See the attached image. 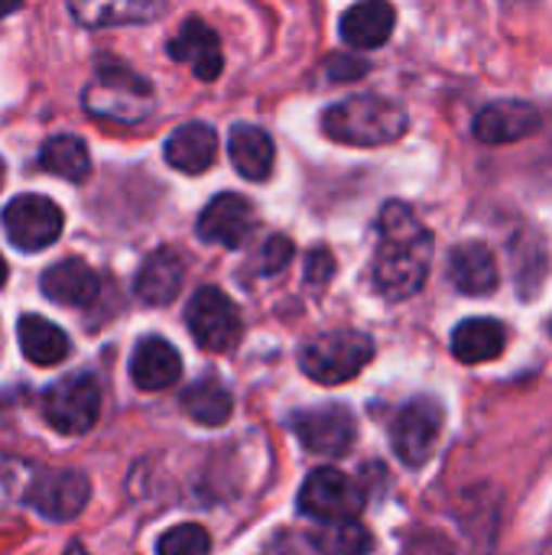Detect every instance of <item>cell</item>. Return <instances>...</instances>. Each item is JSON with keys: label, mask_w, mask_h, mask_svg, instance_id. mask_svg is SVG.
<instances>
[{"label": "cell", "mask_w": 552, "mask_h": 555, "mask_svg": "<svg viewBox=\"0 0 552 555\" xmlns=\"http://www.w3.org/2000/svg\"><path fill=\"white\" fill-rule=\"evenodd\" d=\"M0 185H3V159H0Z\"/></svg>", "instance_id": "37"}, {"label": "cell", "mask_w": 552, "mask_h": 555, "mask_svg": "<svg viewBox=\"0 0 552 555\" xmlns=\"http://www.w3.org/2000/svg\"><path fill=\"white\" fill-rule=\"evenodd\" d=\"M442 423H446V413L442 406L433 400V397H416L410 400L397 420H394V429H390V442H394V452L403 465L410 468H420L429 462L439 436H442Z\"/></svg>", "instance_id": "9"}, {"label": "cell", "mask_w": 552, "mask_h": 555, "mask_svg": "<svg viewBox=\"0 0 552 555\" xmlns=\"http://www.w3.org/2000/svg\"><path fill=\"white\" fill-rule=\"evenodd\" d=\"M185 322L195 345L205 351H228L241 341V312L218 286H202L189 299Z\"/></svg>", "instance_id": "8"}, {"label": "cell", "mask_w": 552, "mask_h": 555, "mask_svg": "<svg viewBox=\"0 0 552 555\" xmlns=\"http://www.w3.org/2000/svg\"><path fill=\"white\" fill-rule=\"evenodd\" d=\"M91 498V485L85 475L78 472H49L42 478H36L29 485V494H26V504H33V511L52 524H65V520H75L85 504Z\"/></svg>", "instance_id": "11"}, {"label": "cell", "mask_w": 552, "mask_h": 555, "mask_svg": "<svg viewBox=\"0 0 552 555\" xmlns=\"http://www.w3.org/2000/svg\"><path fill=\"white\" fill-rule=\"evenodd\" d=\"M29 475H33V468L26 462L0 455V514L16 507L20 501H26L29 485H33Z\"/></svg>", "instance_id": "29"}, {"label": "cell", "mask_w": 552, "mask_h": 555, "mask_svg": "<svg viewBox=\"0 0 552 555\" xmlns=\"http://www.w3.org/2000/svg\"><path fill=\"white\" fill-rule=\"evenodd\" d=\"M16 338H20L26 361L39 364V367H52V364L65 361L68 348H72L68 335L42 315H23L16 325Z\"/></svg>", "instance_id": "24"}, {"label": "cell", "mask_w": 552, "mask_h": 555, "mask_svg": "<svg viewBox=\"0 0 552 555\" xmlns=\"http://www.w3.org/2000/svg\"><path fill=\"white\" fill-rule=\"evenodd\" d=\"M228 153L234 169L251 179V182H264L273 172V140L264 127L254 124H238L228 137Z\"/></svg>", "instance_id": "23"}, {"label": "cell", "mask_w": 552, "mask_h": 555, "mask_svg": "<svg viewBox=\"0 0 552 555\" xmlns=\"http://www.w3.org/2000/svg\"><path fill=\"white\" fill-rule=\"evenodd\" d=\"M39 410L55 433L81 436L101 416V387L91 374H68L42 390Z\"/></svg>", "instance_id": "5"}, {"label": "cell", "mask_w": 552, "mask_h": 555, "mask_svg": "<svg viewBox=\"0 0 552 555\" xmlns=\"http://www.w3.org/2000/svg\"><path fill=\"white\" fill-rule=\"evenodd\" d=\"M322 130L348 146H384L407 133V111L381 94H355L322 114Z\"/></svg>", "instance_id": "2"}, {"label": "cell", "mask_w": 552, "mask_h": 555, "mask_svg": "<svg viewBox=\"0 0 552 555\" xmlns=\"http://www.w3.org/2000/svg\"><path fill=\"white\" fill-rule=\"evenodd\" d=\"M182 280H185L182 257L172 247H159L140 263L137 280H133V293L146 306H166L179 296Z\"/></svg>", "instance_id": "17"}, {"label": "cell", "mask_w": 552, "mask_h": 555, "mask_svg": "<svg viewBox=\"0 0 552 555\" xmlns=\"http://www.w3.org/2000/svg\"><path fill=\"white\" fill-rule=\"evenodd\" d=\"M374 358V341L361 332H325L319 338H312L303 354H299V367L306 377H312L316 384L325 387H338L355 380Z\"/></svg>", "instance_id": "4"}, {"label": "cell", "mask_w": 552, "mask_h": 555, "mask_svg": "<svg viewBox=\"0 0 552 555\" xmlns=\"http://www.w3.org/2000/svg\"><path fill=\"white\" fill-rule=\"evenodd\" d=\"M335 276V260L325 247H316L309 257H306V283L316 286V289H325V283Z\"/></svg>", "instance_id": "32"}, {"label": "cell", "mask_w": 552, "mask_h": 555, "mask_svg": "<svg viewBox=\"0 0 552 555\" xmlns=\"http://www.w3.org/2000/svg\"><path fill=\"white\" fill-rule=\"evenodd\" d=\"M368 68H371V62H368V59H358V55H351V52L332 55V59L325 62L329 81H355V78L368 75Z\"/></svg>", "instance_id": "31"}, {"label": "cell", "mask_w": 552, "mask_h": 555, "mask_svg": "<svg viewBox=\"0 0 552 555\" xmlns=\"http://www.w3.org/2000/svg\"><path fill=\"white\" fill-rule=\"evenodd\" d=\"M433 263V234L403 202H387L377 218V250L371 263L374 289L384 299H410L423 289Z\"/></svg>", "instance_id": "1"}, {"label": "cell", "mask_w": 552, "mask_h": 555, "mask_svg": "<svg viewBox=\"0 0 552 555\" xmlns=\"http://www.w3.org/2000/svg\"><path fill=\"white\" fill-rule=\"evenodd\" d=\"M550 335H552V322H550Z\"/></svg>", "instance_id": "38"}, {"label": "cell", "mask_w": 552, "mask_h": 555, "mask_svg": "<svg viewBox=\"0 0 552 555\" xmlns=\"http://www.w3.org/2000/svg\"><path fill=\"white\" fill-rule=\"evenodd\" d=\"M508 348V328L498 319H465L452 332V354L462 364H485Z\"/></svg>", "instance_id": "22"}, {"label": "cell", "mask_w": 552, "mask_h": 555, "mask_svg": "<svg viewBox=\"0 0 552 555\" xmlns=\"http://www.w3.org/2000/svg\"><path fill=\"white\" fill-rule=\"evenodd\" d=\"M182 377V358L179 351L156 335H146L137 341L133 354H130V380L133 387L153 393V390H166Z\"/></svg>", "instance_id": "15"}, {"label": "cell", "mask_w": 552, "mask_h": 555, "mask_svg": "<svg viewBox=\"0 0 552 555\" xmlns=\"http://www.w3.org/2000/svg\"><path fill=\"white\" fill-rule=\"evenodd\" d=\"M397 10L387 0H361L342 16V39L351 49H377L390 39Z\"/></svg>", "instance_id": "21"}, {"label": "cell", "mask_w": 552, "mask_h": 555, "mask_svg": "<svg viewBox=\"0 0 552 555\" xmlns=\"http://www.w3.org/2000/svg\"><path fill=\"white\" fill-rule=\"evenodd\" d=\"M39 286H42L46 299H52L59 306H91L98 299V289H101L98 273L78 257L52 263L42 273Z\"/></svg>", "instance_id": "19"}, {"label": "cell", "mask_w": 552, "mask_h": 555, "mask_svg": "<svg viewBox=\"0 0 552 555\" xmlns=\"http://www.w3.org/2000/svg\"><path fill=\"white\" fill-rule=\"evenodd\" d=\"M72 16L88 29L150 23L166 10V0H68Z\"/></svg>", "instance_id": "20"}, {"label": "cell", "mask_w": 552, "mask_h": 555, "mask_svg": "<svg viewBox=\"0 0 552 555\" xmlns=\"http://www.w3.org/2000/svg\"><path fill=\"white\" fill-rule=\"evenodd\" d=\"M290 260H293V241L283 234H273V237H267V244L257 254V273L277 276L280 270L290 267Z\"/></svg>", "instance_id": "30"}, {"label": "cell", "mask_w": 552, "mask_h": 555, "mask_svg": "<svg viewBox=\"0 0 552 555\" xmlns=\"http://www.w3.org/2000/svg\"><path fill=\"white\" fill-rule=\"evenodd\" d=\"M7 283V263H3V257H0V286Z\"/></svg>", "instance_id": "35"}, {"label": "cell", "mask_w": 552, "mask_h": 555, "mask_svg": "<svg viewBox=\"0 0 552 555\" xmlns=\"http://www.w3.org/2000/svg\"><path fill=\"white\" fill-rule=\"evenodd\" d=\"M39 166L52 176H62L68 182H81L91 172V156L88 146L78 137H52L39 150Z\"/></svg>", "instance_id": "26"}, {"label": "cell", "mask_w": 552, "mask_h": 555, "mask_svg": "<svg viewBox=\"0 0 552 555\" xmlns=\"http://www.w3.org/2000/svg\"><path fill=\"white\" fill-rule=\"evenodd\" d=\"M169 55L176 62H185L195 72L198 81H215L221 75V68H224L218 33L198 16H189L182 23V29L169 39Z\"/></svg>", "instance_id": "13"}, {"label": "cell", "mask_w": 552, "mask_h": 555, "mask_svg": "<svg viewBox=\"0 0 552 555\" xmlns=\"http://www.w3.org/2000/svg\"><path fill=\"white\" fill-rule=\"evenodd\" d=\"M166 163L179 172H189V176H198L205 169L215 166V156H218V133L215 127L202 124V120H192V124H182L179 130L169 133L166 140Z\"/></svg>", "instance_id": "18"}, {"label": "cell", "mask_w": 552, "mask_h": 555, "mask_svg": "<svg viewBox=\"0 0 552 555\" xmlns=\"http://www.w3.org/2000/svg\"><path fill=\"white\" fill-rule=\"evenodd\" d=\"M257 224V215H254V205L244 198V195H234V192H221L215 195L202 215H198V237L205 244H218V247H228V250H238L251 231Z\"/></svg>", "instance_id": "12"}, {"label": "cell", "mask_w": 552, "mask_h": 555, "mask_svg": "<svg viewBox=\"0 0 552 555\" xmlns=\"http://www.w3.org/2000/svg\"><path fill=\"white\" fill-rule=\"evenodd\" d=\"M65 555H88V553H85V550H81V546H78V543H72V546H68V550H65Z\"/></svg>", "instance_id": "34"}, {"label": "cell", "mask_w": 552, "mask_h": 555, "mask_svg": "<svg viewBox=\"0 0 552 555\" xmlns=\"http://www.w3.org/2000/svg\"><path fill=\"white\" fill-rule=\"evenodd\" d=\"M20 3H23V0H0V20H3L7 13L20 10Z\"/></svg>", "instance_id": "33"}, {"label": "cell", "mask_w": 552, "mask_h": 555, "mask_svg": "<svg viewBox=\"0 0 552 555\" xmlns=\"http://www.w3.org/2000/svg\"><path fill=\"white\" fill-rule=\"evenodd\" d=\"M449 280L465 296H491L501 283L498 260L482 241H465L449 254Z\"/></svg>", "instance_id": "16"}, {"label": "cell", "mask_w": 552, "mask_h": 555, "mask_svg": "<svg viewBox=\"0 0 552 555\" xmlns=\"http://www.w3.org/2000/svg\"><path fill=\"white\" fill-rule=\"evenodd\" d=\"M62 208L46 195H16L0 215L3 234L16 250L36 254L59 241L62 234Z\"/></svg>", "instance_id": "6"}, {"label": "cell", "mask_w": 552, "mask_h": 555, "mask_svg": "<svg viewBox=\"0 0 552 555\" xmlns=\"http://www.w3.org/2000/svg\"><path fill=\"white\" fill-rule=\"evenodd\" d=\"M540 127V111L527 101H498L478 111L475 117V137L482 143L501 146V143H517Z\"/></svg>", "instance_id": "14"}, {"label": "cell", "mask_w": 552, "mask_h": 555, "mask_svg": "<svg viewBox=\"0 0 552 555\" xmlns=\"http://www.w3.org/2000/svg\"><path fill=\"white\" fill-rule=\"evenodd\" d=\"M312 546H316L319 555H368V550H371V533L358 520L325 524V530H319L312 537Z\"/></svg>", "instance_id": "27"}, {"label": "cell", "mask_w": 552, "mask_h": 555, "mask_svg": "<svg viewBox=\"0 0 552 555\" xmlns=\"http://www.w3.org/2000/svg\"><path fill=\"white\" fill-rule=\"evenodd\" d=\"M179 400H182V413L202 426H224L234 413L231 390L218 377H202L189 384Z\"/></svg>", "instance_id": "25"}, {"label": "cell", "mask_w": 552, "mask_h": 555, "mask_svg": "<svg viewBox=\"0 0 552 555\" xmlns=\"http://www.w3.org/2000/svg\"><path fill=\"white\" fill-rule=\"evenodd\" d=\"M364 511V491L335 468L312 472L299 488V514L319 524H345Z\"/></svg>", "instance_id": "7"}, {"label": "cell", "mask_w": 552, "mask_h": 555, "mask_svg": "<svg viewBox=\"0 0 552 555\" xmlns=\"http://www.w3.org/2000/svg\"><path fill=\"white\" fill-rule=\"evenodd\" d=\"M290 429L296 433V439L316 452V455H345L355 446V416L348 406L329 403V406H312V410H299L290 416Z\"/></svg>", "instance_id": "10"}, {"label": "cell", "mask_w": 552, "mask_h": 555, "mask_svg": "<svg viewBox=\"0 0 552 555\" xmlns=\"http://www.w3.org/2000/svg\"><path fill=\"white\" fill-rule=\"evenodd\" d=\"M537 555H552V540H550V543H543V546L537 550Z\"/></svg>", "instance_id": "36"}, {"label": "cell", "mask_w": 552, "mask_h": 555, "mask_svg": "<svg viewBox=\"0 0 552 555\" xmlns=\"http://www.w3.org/2000/svg\"><path fill=\"white\" fill-rule=\"evenodd\" d=\"M81 104L98 120L133 127V124H140V120H146L153 114L156 94H153V85L143 75L111 62V65H101L94 72V78L85 85Z\"/></svg>", "instance_id": "3"}, {"label": "cell", "mask_w": 552, "mask_h": 555, "mask_svg": "<svg viewBox=\"0 0 552 555\" xmlns=\"http://www.w3.org/2000/svg\"><path fill=\"white\" fill-rule=\"evenodd\" d=\"M156 553L159 555H208L211 553V537L195 527V524H182V527H172L159 537L156 543Z\"/></svg>", "instance_id": "28"}]
</instances>
